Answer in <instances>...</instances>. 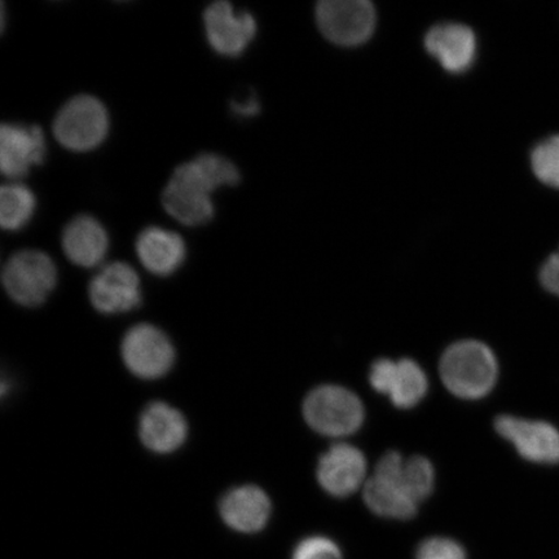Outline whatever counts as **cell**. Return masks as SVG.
<instances>
[{
	"label": "cell",
	"instance_id": "cell-9",
	"mask_svg": "<svg viewBox=\"0 0 559 559\" xmlns=\"http://www.w3.org/2000/svg\"><path fill=\"white\" fill-rule=\"evenodd\" d=\"M495 429L530 463L559 464V430L556 426L514 416H499Z\"/></svg>",
	"mask_w": 559,
	"mask_h": 559
},
{
	"label": "cell",
	"instance_id": "cell-12",
	"mask_svg": "<svg viewBox=\"0 0 559 559\" xmlns=\"http://www.w3.org/2000/svg\"><path fill=\"white\" fill-rule=\"evenodd\" d=\"M46 140L37 124L3 123L0 129V169L4 177H26L33 166L44 164Z\"/></svg>",
	"mask_w": 559,
	"mask_h": 559
},
{
	"label": "cell",
	"instance_id": "cell-15",
	"mask_svg": "<svg viewBox=\"0 0 559 559\" xmlns=\"http://www.w3.org/2000/svg\"><path fill=\"white\" fill-rule=\"evenodd\" d=\"M187 421L166 403L148 405L140 417L139 436L146 449L165 454L177 451L187 438Z\"/></svg>",
	"mask_w": 559,
	"mask_h": 559
},
{
	"label": "cell",
	"instance_id": "cell-17",
	"mask_svg": "<svg viewBox=\"0 0 559 559\" xmlns=\"http://www.w3.org/2000/svg\"><path fill=\"white\" fill-rule=\"evenodd\" d=\"M107 230L90 215L75 216L62 230L61 245L70 262L80 267H95L108 250Z\"/></svg>",
	"mask_w": 559,
	"mask_h": 559
},
{
	"label": "cell",
	"instance_id": "cell-1",
	"mask_svg": "<svg viewBox=\"0 0 559 559\" xmlns=\"http://www.w3.org/2000/svg\"><path fill=\"white\" fill-rule=\"evenodd\" d=\"M444 386L463 400H480L491 393L499 366L492 349L479 341H461L447 348L439 365Z\"/></svg>",
	"mask_w": 559,
	"mask_h": 559
},
{
	"label": "cell",
	"instance_id": "cell-11",
	"mask_svg": "<svg viewBox=\"0 0 559 559\" xmlns=\"http://www.w3.org/2000/svg\"><path fill=\"white\" fill-rule=\"evenodd\" d=\"M91 304L103 313L128 312L142 302V290L136 271L128 263L114 262L91 280Z\"/></svg>",
	"mask_w": 559,
	"mask_h": 559
},
{
	"label": "cell",
	"instance_id": "cell-14",
	"mask_svg": "<svg viewBox=\"0 0 559 559\" xmlns=\"http://www.w3.org/2000/svg\"><path fill=\"white\" fill-rule=\"evenodd\" d=\"M425 47L447 72L454 74L466 72L477 56V38L474 32L461 24L432 27L426 34Z\"/></svg>",
	"mask_w": 559,
	"mask_h": 559
},
{
	"label": "cell",
	"instance_id": "cell-16",
	"mask_svg": "<svg viewBox=\"0 0 559 559\" xmlns=\"http://www.w3.org/2000/svg\"><path fill=\"white\" fill-rule=\"evenodd\" d=\"M221 515L227 526L242 534H254L270 520L269 496L255 486L230 489L221 501Z\"/></svg>",
	"mask_w": 559,
	"mask_h": 559
},
{
	"label": "cell",
	"instance_id": "cell-2",
	"mask_svg": "<svg viewBox=\"0 0 559 559\" xmlns=\"http://www.w3.org/2000/svg\"><path fill=\"white\" fill-rule=\"evenodd\" d=\"M304 415L311 428L325 437H347L361 428L365 405L352 391L325 384L311 391L304 404Z\"/></svg>",
	"mask_w": 559,
	"mask_h": 559
},
{
	"label": "cell",
	"instance_id": "cell-25",
	"mask_svg": "<svg viewBox=\"0 0 559 559\" xmlns=\"http://www.w3.org/2000/svg\"><path fill=\"white\" fill-rule=\"evenodd\" d=\"M416 559H466L465 550L449 537H430L419 545Z\"/></svg>",
	"mask_w": 559,
	"mask_h": 559
},
{
	"label": "cell",
	"instance_id": "cell-24",
	"mask_svg": "<svg viewBox=\"0 0 559 559\" xmlns=\"http://www.w3.org/2000/svg\"><path fill=\"white\" fill-rule=\"evenodd\" d=\"M292 559H342L338 545L324 536H311L300 542Z\"/></svg>",
	"mask_w": 559,
	"mask_h": 559
},
{
	"label": "cell",
	"instance_id": "cell-3",
	"mask_svg": "<svg viewBox=\"0 0 559 559\" xmlns=\"http://www.w3.org/2000/svg\"><path fill=\"white\" fill-rule=\"evenodd\" d=\"M109 116L104 104L91 95L70 99L58 111L53 121V135L64 148L88 152L107 138Z\"/></svg>",
	"mask_w": 559,
	"mask_h": 559
},
{
	"label": "cell",
	"instance_id": "cell-6",
	"mask_svg": "<svg viewBox=\"0 0 559 559\" xmlns=\"http://www.w3.org/2000/svg\"><path fill=\"white\" fill-rule=\"evenodd\" d=\"M403 464L401 453H384L373 477L365 485L366 504L383 519L404 521L414 519L417 513V502L405 491L401 481Z\"/></svg>",
	"mask_w": 559,
	"mask_h": 559
},
{
	"label": "cell",
	"instance_id": "cell-5",
	"mask_svg": "<svg viewBox=\"0 0 559 559\" xmlns=\"http://www.w3.org/2000/svg\"><path fill=\"white\" fill-rule=\"evenodd\" d=\"M3 285L19 305L39 306L45 302L58 282V271L50 257L39 250H21L7 261Z\"/></svg>",
	"mask_w": 559,
	"mask_h": 559
},
{
	"label": "cell",
	"instance_id": "cell-18",
	"mask_svg": "<svg viewBox=\"0 0 559 559\" xmlns=\"http://www.w3.org/2000/svg\"><path fill=\"white\" fill-rule=\"evenodd\" d=\"M136 254L146 270L157 276H169L183 264L186 242L173 230L148 227L139 235Z\"/></svg>",
	"mask_w": 559,
	"mask_h": 559
},
{
	"label": "cell",
	"instance_id": "cell-22",
	"mask_svg": "<svg viewBox=\"0 0 559 559\" xmlns=\"http://www.w3.org/2000/svg\"><path fill=\"white\" fill-rule=\"evenodd\" d=\"M531 167L543 185L559 190V135L543 140L531 152Z\"/></svg>",
	"mask_w": 559,
	"mask_h": 559
},
{
	"label": "cell",
	"instance_id": "cell-26",
	"mask_svg": "<svg viewBox=\"0 0 559 559\" xmlns=\"http://www.w3.org/2000/svg\"><path fill=\"white\" fill-rule=\"evenodd\" d=\"M539 277L544 289L559 297V250L544 262Z\"/></svg>",
	"mask_w": 559,
	"mask_h": 559
},
{
	"label": "cell",
	"instance_id": "cell-19",
	"mask_svg": "<svg viewBox=\"0 0 559 559\" xmlns=\"http://www.w3.org/2000/svg\"><path fill=\"white\" fill-rule=\"evenodd\" d=\"M428 377L416 361H396L388 396L397 408L408 409L421 402L428 393Z\"/></svg>",
	"mask_w": 559,
	"mask_h": 559
},
{
	"label": "cell",
	"instance_id": "cell-21",
	"mask_svg": "<svg viewBox=\"0 0 559 559\" xmlns=\"http://www.w3.org/2000/svg\"><path fill=\"white\" fill-rule=\"evenodd\" d=\"M401 481L405 491L417 504L428 499L435 489L436 472L430 461L423 456L404 460Z\"/></svg>",
	"mask_w": 559,
	"mask_h": 559
},
{
	"label": "cell",
	"instance_id": "cell-4",
	"mask_svg": "<svg viewBox=\"0 0 559 559\" xmlns=\"http://www.w3.org/2000/svg\"><path fill=\"white\" fill-rule=\"evenodd\" d=\"M214 188L194 159L175 169L163 193L167 213L181 225L198 227L213 219Z\"/></svg>",
	"mask_w": 559,
	"mask_h": 559
},
{
	"label": "cell",
	"instance_id": "cell-27",
	"mask_svg": "<svg viewBox=\"0 0 559 559\" xmlns=\"http://www.w3.org/2000/svg\"><path fill=\"white\" fill-rule=\"evenodd\" d=\"M230 107H233V110L236 115L241 117L255 116L261 111V105L258 103V100L254 99V97H250V99L245 102H233Z\"/></svg>",
	"mask_w": 559,
	"mask_h": 559
},
{
	"label": "cell",
	"instance_id": "cell-13",
	"mask_svg": "<svg viewBox=\"0 0 559 559\" xmlns=\"http://www.w3.org/2000/svg\"><path fill=\"white\" fill-rule=\"evenodd\" d=\"M367 460L354 445L335 444L320 457L318 480L335 498H347L365 484Z\"/></svg>",
	"mask_w": 559,
	"mask_h": 559
},
{
	"label": "cell",
	"instance_id": "cell-23",
	"mask_svg": "<svg viewBox=\"0 0 559 559\" xmlns=\"http://www.w3.org/2000/svg\"><path fill=\"white\" fill-rule=\"evenodd\" d=\"M194 163L199 165L214 190L239 185L240 171L226 157L214 155V153H204V155L195 157Z\"/></svg>",
	"mask_w": 559,
	"mask_h": 559
},
{
	"label": "cell",
	"instance_id": "cell-10",
	"mask_svg": "<svg viewBox=\"0 0 559 559\" xmlns=\"http://www.w3.org/2000/svg\"><path fill=\"white\" fill-rule=\"evenodd\" d=\"M204 24L210 46L228 58H237L247 50L257 34L255 19L247 11L236 12L226 0L207 7Z\"/></svg>",
	"mask_w": 559,
	"mask_h": 559
},
{
	"label": "cell",
	"instance_id": "cell-20",
	"mask_svg": "<svg viewBox=\"0 0 559 559\" xmlns=\"http://www.w3.org/2000/svg\"><path fill=\"white\" fill-rule=\"evenodd\" d=\"M35 210L33 192L24 185H5L0 190V226L4 230L24 228Z\"/></svg>",
	"mask_w": 559,
	"mask_h": 559
},
{
	"label": "cell",
	"instance_id": "cell-7",
	"mask_svg": "<svg viewBox=\"0 0 559 559\" xmlns=\"http://www.w3.org/2000/svg\"><path fill=\"white\" fill-rule=\"evenodd\" d=\"M317 23L333 44L358 46L372 37L376 11L368 0H323L317 7Z\"/></svg>",
	"mask_w": 559,
	"mask_h": 559
},
{
	"label": "cell",
	"instance_id": "cell-8",
	"mask_svg": "<svg viewBox=\"0 0 559 559\" xmlns=\"http://www.w3.org/2000/svg\"><path fill=\"white\" fill-rule=\"evenodd\" d=\"M122 356L130 372L144 380L165 376L175 360L170 340L150 324L136 325L124 335Z\"/></svg>",
	"mask_w": 559,
	"mask_h": 559
}]
</instances>
